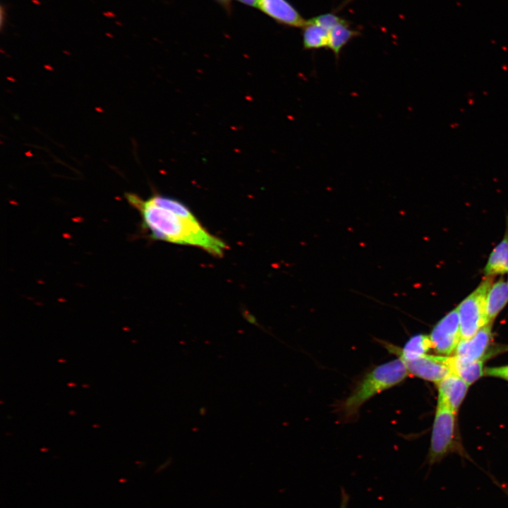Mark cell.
<instances>
[{
	"mask_svg": "<svg viewBox=\"0 0 508 508\" xmlns=\"http://www.w3.org/2000/svg\"><path fill=\"white\" fill-rule=\"evenodd\" d=\"M507 303L508 282L500 278L492 283L486 297V314L490 322H492Z\"/></svg>",
	"mask_w": 508,
	"mask_h": 508,
	"instance_id": "12",
	"label": "cell"
},
{
	"mask_svg": "<svg viewBox=\"0 0 508 508\" xmlns=\"http://www.w3.org/2000/svg\"><path fill=\"white\" fill-rule=\"evenodd\" d=\"M409 375L405 363L399 358L376 366L361 380L343 402L341 411L344 417L354 416L364 403L403 382Z\"/></svg>",
	"mask_w": 508,
	"mask_h": 508,
	"instance_id": "2",
	"label": "cell"
},
{
	"mask_svg": "<svg viewBox=\"0 0 508 508\" xmlns=\"http://www.w3.org/2000/svg\"><path fill=\"white\" fill-rule=\"evenodd\" d=\"M241 4L250 7H257L258 0H236Z\"/></svg>",
	"mask_w": 508,
	"mask_h": 508,
	"instance_id": "20",
	"label": "cell"
},
{
	"mask_svg": "<svg viewBox=\"0 0 508 508\" xmlns=\"http://www.w3.org/2000/svg\"><path fill=\"white\" fill-rule=\"evenodd\" d=\"M484 373L487 375L497 377L508 380V365L488 368L484 370Z\"/></svg>",
	"mask_w": 508,
	"mask_h": 508,
	"instance_id": "17",
	"label": "cell"
},
{
	"mask_svg": "<svg viewBox=\"0 0 508 508\" xmlns=\"http://www.w3.org/2000/svg\"><path fill=\"white\" fill-rule=\"evenodd\" d=\"M455 415L449 408L437 404L428 456L429 464L440 461L449 453L461 452L454 435Z\"/></svg>",
	"mask_w": 508,
	"mask_h": 508,
	"instance_id": "4",
	"label": "cell"
},
{
	"mask_svg": "<svg viewBox=\"0 0 508 508\" xmlns=\"http://www.w3.org/2000/svg\"><path fill=\"white\" fill-rule=\"evenodd\" d=\"M360 35V32L350 28L349 21L339 23L329 30L328 49L338 59L342 49L353 38Z\"/></svg>",
	"mask_w": 508,
	"mask_h": 508,
	"instance_id": "14",
	"label": "cell"
},
{
	"mask_svg": "<svg viewBox=\"0 0 508 508\" xmlns=\"http://www.w3.org/2000/svg\"><path fill=\"white\" fill-rule=\"evenodd\" d=\"M350 501V496L346 490L344 488H341L340 492V502L339 508H349Z\"/></svg>",
	"mask_w": 508,
	"mask_h": 508,
	"instance_id": "18",
	"label": "cell"
},
{
	"mask_svg": "<svg viewBox=\"0 0 508 508\" xmlns=\"http://www.w3.org/2000/svg\"><path fill=\"white\" fill-rule=\"evenodd\" d=\"M451 365L453 373L460 377L468 385L485 374L483 360L463 362L453 356L451 357Z\"/></svg>",
	"mask_w": 508,
	"mask_h": 508,
	"instance_id": "15",
	"label": "cell"
},
{
	"mask_svg": "<svg viewBox=\"0 0 508 508\" xmlns=\"http://www.w3.org/2000/svg\"><path fill=\"white\" fill-rule=\"evenodd\" d=\"M437 385V404L446 406L456 413L466 394L468 385L455 374L447 376Z\"/></svg>",
	"mask_w": 508,
	"mask_h": 508,
	"instance_id": "9",
	"label": "cell"
},
{
	"mask_svg": "<svg viewBox=\"0 0 508 508\" xmlns=\"http://www.w3.org/2000/svg\"><path fill=\"white\" fill-rule=\"evenodd\" d=\"M432 348L439 354L449 356L461 340L457 308L445 315L433 328L430 334Z\"/></svg>",
	"mask_w": 508,
	"mask_h": 508,
	"instance_id": "5",
	"label": "cell"
},
{
	"mask_svg": "<svg viewBox=\"0 0 508 508\" xmlns=\"http://www.w3.org/2000/svg\"><path fill=\"white\" fill-rule=\"evenodd\" d=\"M385 347L389 351L405 361L426 354L432 348V342L428 335L419 334L411 337L402 348L389 344H385Z\"/></svg>",
	"mask_w": 508,
	"mask_h": 508,
	"instance_id": "10",
	"label": "cell"
},
{
	"mask_svg": "<svg viewBox=\"0 0 508 508\" xmlns=\"http://www.w3.org/2000/svg\"><path fill=\"white\" fill-rule=\"evenodd\" d=\"M504 490L508 493V487H507L506 488H504Z\"/></svg>",
	"mask_w": 508,
	"mask_h": 508,
	"instance_id": "23",
	"label": "cell"
},
{
	"mask_svg": "<svg viewBox=\"0 0 508 508\" xmlns=\"http://www.w3.org/2000/svg\"><path fill=\"white\" fill-rule=\"evenodd\" d=\"M508 282V281H507Z\"/></svg>",
	"mask_w": 508,
	"mask_h": 508,
	"instance_id": "24",
	"label": "cell"
},
{
	"mask_svg": "<svg viewBox=\"0 0 508 508\" xmlns=\"http://www.w3.org/2000/svg\"><path fill=\"white\" fill-rule=\"evenodd\" d=\"M104 16L108 17V18H114L116 16V15L112 13L111 11H107L103 13Z\"/></svg>",
	"mask_w": 508,
	"mask_h": 508,
	"instance_id": "21",
	"label": "cell"
},
{
	"mask_svg": "<svg viewBox=\"0 0 508 508\" xmlns=\"http://www.w3.org/2000/svg\"><path fill=\"white\" fill-rule=\"evenodd\" d=\"M125 198L140 214L141 225L152 239L198 247L216 257L224 253L227 248L225 242L209 232L191 210L177 199L158 193L145 199L136 193H126Z\"/></svg>",
	"mask_w": 508,
	"mask_h": 508,
	"instance_id": "1",
	"label": "cell"
},
{
	"mask_svg": "<svg viewBox=\"0 0 508 508\" xmlns=\"http://www.w3.org/2000/svg\"><path fill=\"white\" fill-rule=\"evenodd\" d=\"M303 47L305 50L318 49L328 47L329 30L318 25L306 20V25L302 28Z\"/></svg>",
	"mask_w": 508,
	"mask_h": 508,
	"instance_id": "13",
	"label": "cell"
},
{
	"mask_svg": "<svg viewBox=\"0 0 508 508\" xmlns=\"http://www.w3.org/2000/svg\"><path fill=\"white\" fill-rule=\"evenodd\" d=\"M404 363L409 374L436 384L454 374L450 356L426 353L416 359L405 361Z\"/></svg>",
	"mask_w": 508,
	"mask_h": 508,
	"instance_id": "6",
	"label": "cell"
},
{
	"mask_svg": "<svg viewBox=\"0 0 508 508\" xmlns=\"http://www.w3.org/2000/svg\"><path fill=\"white\" fill-rule=\"evenodd\" d=\"M308 20L310 22L318 24L329 30L335 25L346 21V19L336 15L334 13H322Z\"/></svg>",
	"mask_w": 508,
	"mask_h": 508,
	"instance_id": "16",
	"label": "cell"
},
{
	"mask_svg": "<svg viewBox=\"0 0 508 508\" xmlns=\"http://www.w3.org/2000/svg\"><path fill=\"white\" fill-rule=\"evenodd\" d=\"M494 277H485L479 285L456 307L459 318L461 339L473 337L486 325V297Z\"/></svg>",
	"mask_w": 508,
	"mask_h": 508,
	"instance_id": "3",
	"label": "cell"
},
{
	"mask_svg": "<svg viewBox=\"0 0 508 508\" xmlns=\"http://www.w3.org/2000/svg\"><path fill=\"white\" fill-rule=\"evenodd\" d=\"M32 3H34L35 4H37V5L40 4V1H39L38 0H32Z\"/></svg>",
	"mask_w": 508,
	"mask_h": 508,
	"instance_id": "22",
	"label": "cell"
},
{
	"mask_svg": "<svg viewBox=\"0 0 508 508\" xmlns=\"http://www.w3.org/2000/svg\"><path fill=\"white\" fill-rule=\"evenodd\" d=\"M219 4L226 11L230 13L231 11L232 0H214Z\"/></svg>",
	"mask_w": 508,
	"mask_h": 508,
	"instance_id": "19",
	"label": "cell"
},
{
	"mask_svg": "<svg viewBox=\"0 0 508 508\" xmlns=\"http://www.w3.org/2000/svg\"><path fill=\"white\" fill-rule=\"evenodd\" d=\"M483 272L485 277L508 272V225L503 238L490 253Z\"/></svg>",
	"mask_w": 508,
	"mask_h": 508,
	"instance_id": "11",
	"label": "cell"
},
{
	"mask_svg": "<svg viewBox=\"0 0 508 508\" xmlns=\"http://www.w3.org/2000/svg\"><path fill=\"white\" fill-rule=\"evenodd\" d=\"M262 13L277 23L302 28L306 20L288 0H258V6Z\"/></svg>",
	"mask_w": 508,
	"mask_h": 508,
	"instance_id": "7",
	"label": "cell"
},
{
	"mask_svg": "<svg viewBox=\"0 0 508 508\" xmlns=\"http://www.w3.org/2000/svg\"><path fill=\"white\" fill-rule=\"evenodd\" d=\"M492 322L488 323L473 337L461 339L455 350V357L463 362L483 360L492 340Z\"/></svg>",
	"mask_w": 508,
	"mask_h": 508,
	"instance_id": "8",
	"label": "cell"
}]
</instances>
